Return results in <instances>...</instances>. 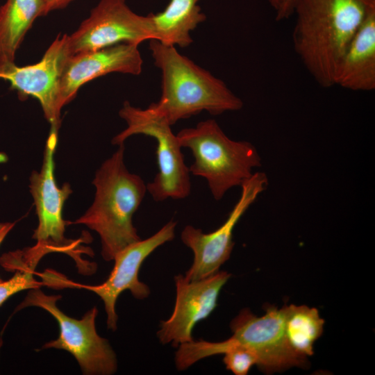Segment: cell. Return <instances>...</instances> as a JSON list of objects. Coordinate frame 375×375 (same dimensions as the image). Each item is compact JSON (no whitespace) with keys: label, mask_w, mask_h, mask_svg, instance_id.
Instances as JSON below:
<instances>
[{"label":"cell","mask_w":375,"mask_h":375,"mask_svg":"<svg viewBox=\"0 0 375 375\" xmlns=\"http://www.w3.org/2000/svg\"><path fill=\"white\" fill-rule=\"evenodd\" d=\"M374 10L375 0H298L293 48L321 87L335 85L351 41Z\"/></svg>","instance_id":"6da1fadb"},{"label":"cell","mask_w":375,"mask_h":375,"mask_svg":"<svg viewBox=\"0 0 375 375\" xmlns=\"http://www.w3.org/2000/svg\"><path fill=\"white\" fill-rule=\"evenodd\" d=\"M97 170L92 184L94 199L85 212L66 224H83L97 232L101 240V256L106 261L127 246L141 240L133 224V216L140 206L147 185L131 173L124 161V144Z\"/></svg>","instance_id":"7a4b0ae2"},{"label":"cell","mask_w":375,"mask_h":375,"mask_svg":"<svg viewBox=\"0 0 375 375\" xmlns=\"http://www.w3.org/2000/svg\"><path fill=\"white\" fill-rule=\"evenodd\" d=\"M154 65L162 72V94L148 108L171 125L206 110L212 115L236 111L243 101L225 83L181 55L173 46L149 40Z\"/></svg>","instance_id":"3957f363"},{"label":"cell","mask_w":375,"mask_h":375,"mask_svg":"<svg viewBox=\"0 0 375 375\" xmlns=\"http://www.w3.org/2000/svg\"><path fill=\"white\" fill-rule=\"evenodd\" d=\"M176 136L181 147L188 148L194 158L190 172L206 179L217 201L231 188L241 186L253 169L261 166L256 147L249 142L230 139L215 119L182 129Z\"/></svg>","instance_id":"277c9868"},{"label":"cell","mask_w":375,"mask_h":375,"mask_svg":"<svg viewBox=\"0 0 375 375\" xmlns=\"http://www.w3.org/2000/svg\"><path fill=\"white\" fill-rule=\"evenodd\" d=\"M127 127L116 135L112 144L119 145L134 135L154 138L157 143L158 172L147 184V190L156 201L181 199L189 196L191 183L189 168L185 163L181 146L171 125L162 117L147 108L142 109L125 101L119 111Z\"/></svg>","instance_id":"5b68a950"},{"label":"cell","mask_w":375,"mask_h":375,"mask_svg":"<svg viewBox=\"0 0 375 375\" xmlns=\"http://www.w3.org/2000/svg\"><path fill=\"white\" fill-rule=\"evenodd\" d=\"M60 298V295L46 294L40 288L31 289L15 312L28 306L44 309L57 321L60 334L41 349L53 348L68 351L76 358L83 374H115L117 369L116 354L108 340L99 336L96 331L97 307L89 310L81 319H76L58 308L56 302Z\"/></svg>","instance_id":"8992f818"},{"label":"cell","mask_w":375,"mask_h":375,"mask_svg":"<svg viewBox=\"0 0 375 375\" xmlns=\"http://www.w3.org/2000/svg\"><path fill=\"white\" fill-rule=\"evenodd\" d=\"M152 39L155 40V30L149 15L135 13L126 0H100L68 35V46L72 56L121 43L139 45Z\"/></svg>","instance_id":"52a82bcc"},{"label":"cell","mask_w":375,"mask_h":375,"mask_svg":"<svg viewBox=\"0 0 375 375\" xmlns=\"http://www.w3.org/2000/svg\"><path fill=\"white\" fill-rule=\"evenodd\" d=\"M268 178L265 173L257 172L244 181L241 194L225 222L217 230L205 233L201 228L185 226L181 233L183 243L193 252V262L185 272L189 281L210 276L229 258L234 247V228L249 207L267 188Z\"/></svg>","instance_id":"ba28073f"},{"label":"cell","mask_w":375,"mask_h":375,"mask_svg":"<svg viewBox=\"0 0 375 375\" xmlns=\"http://www.w3.org/2000/svg\"><path fill=\"white\" fill-rule=\"evenodd\" d=\"M58 142V132L50 130L47 139L42 165L39 172L33 171L29 178V188L38 217V226L33 238L37 243L49 247L53 251L75 255L78 241L65 237L66 221L62 218L65 201L72 193L71 185L65 183L59 187L54 175V154Z\"/></svg>","instance_id":"9c48e42d"},{"label":"cell","mask_w":375,"mask_h":375,"mask_svg":"<svg viewBox=\"0 0 375 375\" xmlns=\"http://www.w3.org/2000/svg\"><path fill=\"white\" fill-rule=\"evenodd\" d=\"M284 328V306H268L260 317L244 309L231 322L233 334L226 340L254 352L258 358L257 366L267 373L306 367L307 359L297 355L288 344Z\"/></svg>","instance_id":"30bf717a"},{"label":"cell","mask_w":375,"mask_h":375,"mask_svg":"<svg viewBox=\"0 0 375 375\" xmlns=\"http://www.w3.org/2000/svg\"><path fill=\"white\" fill-rule=\"evenodd\" d=\"M177 222L170 220L158 231L149 238L140 240L120 251L115 256L114 267L106 281L97 285H85L64 281L62 277L55 276V279L62 283L58 285H70L72 288H83L97 294L104 303L107 315V326L115 331L117 329V315L115 305L119 294L124 290H129L137 299L142 300L150 294L147 285L140 281L138 274L144 260L158 247L172 240L175 235Z\"/></svg>","instance_id":"8fae6325"},{"label":"cell","mask_w":375,"mask_h":375,"mask_svg":"<svg viewBox=\"0 0 375 375\" xmlns=\"http://www.w3.org/2000/svg\"><path fill=\"white\" fill-rule=\"evenodd\" d=\"M71 56L68 35L59 34L39 62L22 67L12 63L0 67V79L9 82L20 99L28 96L36 99L51 125L50 130L57 132L61 124L60 81L65 65Z\"/></svg>","instance_id":"7c38bea8"},{"label":"cell","mask_w":375,"mask_h":375,"mask_svg":"<svg viewBox=\"0 0 375 375\" xmlns=\"http://www.w3.org/2000/svg\"><path fill=\"white\" fill-rule=\"evenodd\" d=\"M231 276L225 271L196 281H189L182 274L176 276L173 312L169 319L160 322L157 332L160 343L178 347L193 341L194 326L215 309L219 292Z\"/></svg>","instance_id":"4fadbf2b"},{"label":"cell","mask_w":375,"mask_h":375,"mask_svg":"<svg viewBox=\"0 0 375 375\" xmlns=\"http://www.w3.org/2000/svg\"><path fill=\"white\" fill-rule=\"evenodd\" d=\"M142 64L138 45L129 43L117 44L69 56L60 81V108L71 102L84 84L113 72L139 75L142 70Z\"/></svg>","instance_id":"5bb4252c"},{"label":"cell","mask_w":375,"mask_h":375,"mask_svg":"<svg viewBox=\"0 0 375 375\" xmlns=\"http://www.w3.org/2000/svg\"><path fill=\"white\" fill-rule=\"evenodd\" d=\"M335 85L352 91L375 89V10L351 41L338 67Z\"/></svg>","instance_id":"9a60e30c"},{"label":"cell","mask_w":375,"mask_h":375,"mask_svg":"<svg viewBox=\"0 0 375 375\" xmlns=\"http://www.w3.org/2000/svg\"><path fill=\"white\" fill-rule=\"evenodd\" d=\"M200 0H170L163 11L149 13L155 40L167 46L188 47L193 40L190 32L206 19Z\"/></svg>","instance_id":"2e32d148"},{"label":"cell","mask_w":375,"mask_h":375,"mask_svg":"<svg viewBox=\"0 0 375 375\" xmlns=\"http://www.w3.org/2000/svg\"><path fill=\"white\" fill-rule=\"evenodd\" d=\"M43 8L44 0H6L0 7V67L15 63L16 52Z\"/></svg>","instance_id":"e0dca14e"},{"label":"cell","mask_w":375,"mask_h":375,"mask_svg":"<svg viewBox=\"0 0 375 375\" xmlns=\"http://www.w3.org/2000/svg\"><path fill=\"white\" fill-rule=\"evenodd\" d=\"M285 307V336L290 348L306 358L313 354L315 341L322 335L324 320L315 308L290 305Z\"/></svg>","instance_id":"ac0fdd59"},{"label":"cell","mask_w":375,"mask_h":375,"mask_svg":"<svg viewBox=\"0 0 375 375\" xmlns=\"http://www.w3.org/2000/svg\"><path fill=\"white\" fill-rule=\"evenodd\" d=\"M38 260L24 256L20 250L4 253L0 258L1 265L8 271L15 272L8 281L0 283V306L11 296L27 289L39 288L44 281L34 278V270Z\"/></svg>","instance_id":"d6986e66"},{"label":"cell","mask_w":375,"mask_h":375,"mask_svg":"<svg viewBox=\"0 0 375 375\" xmlns=\"http://www.w3.org/2000/svg\"><path fill=\"white\" fill-rule=\"evenodd\" d=\"M298 0H278L276 12V20L283 21L294 15Z\"/></svg>","instance_id":"ffe728a7"},{"label":"cell","mask_w":375,"mask_h":375,"mask_svg":"<svg viewBox=\"0 0 375 375\" xmlns=\"http://www.w3.org/2000/svg\"><path fill=\"white\" fill-rule=\"evenodd\" d=\"M74 1L75 0H44L42 16L51 11L65 8Z\"/></svg>","instance_id":"44dd1931"},{"label":"cell","mask_w":375,"mask_h":375,"mask_svg":"<svg viewBox=\"0 0 375 375\" xmlns=\"http://www.w3.org/2000/svg\"><path fill=\"white\" fill-rule=\"evenodd\" d=\"M15 224V222H0V245L7 236V235L9 233V232L13 228ZM3 281V280L0 276V283Z\"/></svg>","instance_id":"7402d4cb"},{"label":"cell","mask_w":375,"mask_h":375,"mask_svg":"<svg viewBox=\"0 0 375 375\" xmlns=\"http://www.w3.org/2000/svg\"><path fill=\"white\" fill-rule=\"evenodd\" d=\"M270 5L273 7L274 10L276 9L278 3V0H268Z\"/></svg>","instance_id":"603a6c76"},{"label":"cell","mask_w":375,"mask_h":375,"mask_svg":"<svg viewBox=\"0 0 375 375\" xmlns=\"http://www.w3.org/2000/svg\"><path fill=\"white\" fill-rule=\"evenodd\" d=\"M7 160V157L5 153H0V162H5Z\"/></svg>","instance_id":"cb8c5ba5"}]
</instances>
